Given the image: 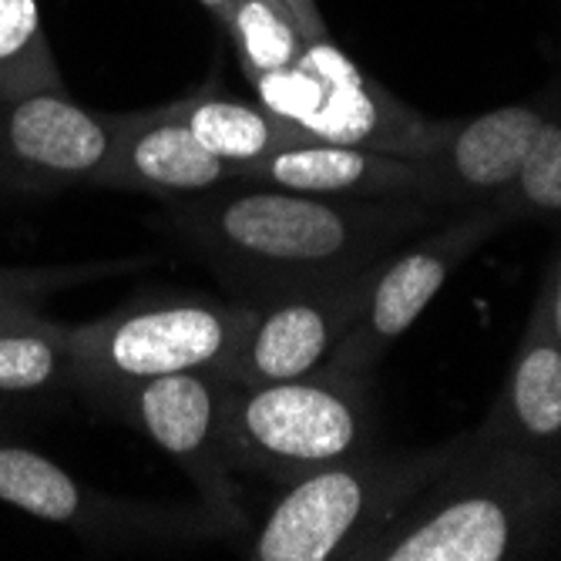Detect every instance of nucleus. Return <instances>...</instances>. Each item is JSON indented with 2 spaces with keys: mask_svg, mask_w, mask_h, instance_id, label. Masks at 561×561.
<instances>
[{
  "mask_svg": "<svg viewBox=\"0 0 561 561\" xmlns=\"http://www.w3.org/2000/svg\"><path fill=\"white\" fill-rule=\"evenodd\" d=\"M427 219L417 198H336L232 182L175 209L185 242L242 302L346 283Z\"/></svg>",
  "mask_w": 561,
  "mask_h": 561,
  "instance_id": "1",
  "label": "nucleus"
},
{
  "mask_svg": "<svg viewBox=\"0 0 561 561\" xmlns=\"http://www.w3.org/2000/svg\"><path fill=\"white\" fill-rule=\"evenodd\" d=\"M561 504L548 457L507 440L457 450L403 512L353 558L377 561H504L541 548Z\"/></svg>",
  "mask_w": 561,
  "mask_h": 561,
  "instance_id": "2",
  "label": "nucleus"
},
{
  "mask_svg": "<svg viewBox=\"0 0 561 561\" xmlns=\"http://www.w3.org/2000/svg\"><path fill=\"white\" fill-rule=\"evenodd\" d=\"M370 437L364 377L330 367L260 387L229 383L222 397V440L232 468L283 488L374 450Z\"/></svg>",
  "mask_w": 561,
  "mask_h": 561,
  "instance_id": "3",
  "label": "nucleus"
},
{
  "mask_svg": "<svg viewBox=\"0 0 561 561\" xmlns=\"http://www.w3.org/2000/svg\"><path fill=\"white\" fill-rule=\"evenodd\" d=\"M252 323L242 299L206 293H141L112 313L71 327L81 393L112 390L185 370H222Z\"/></svg>",
  "mask_w": 561,
  "mask_h": 561,
  "instance_id": "4",
  "label": "nucleus"
},
{
  "mask_svg": "<svg viewBox=\"0 0 561 561\" xmlns=\"http://www.w3.org/2000/svg\"><path fill=\"white\" fill-rule=\"evenodd\" d=\"M454 450L387 461L374 450L286 484L283 497L245 545L252 561H333L353 558L367 538L390 525L424 491Z\"/></svg>",
  "mask_w": 561,
  "mask_h": 561,
  "instance_id": "5",
  "label": "nucleus"
},
{
  "mask_svg": "<svg viewBox=\"0 0 561 561\" xmlns=\"http://www.w3.org/2000/svg\"><path fill=\"white\" fill-rule=\"evenodd\" d=\"M249 84L270 115L317 141L421 162L444 131L374 84L330 37L310 41L296 65Z\"/></svg>",
  "mask_w": 561,
  "mask_h": 561,
  "instance_id": "6",
  "label": "nucleus"
},
{
  "mask_svg": "<svg viewBox=\"0 0 561 561\" xmlns=\"http://www.w3.org/2000/svg\"><path fill=\"white\" fill-rule=\"evenodd\" d=\"M0 501L18 512L65 525L91 545H192L226 535V522L213 507H162L101 494L44 454L0 437Z\"/></svg>",
  "mask_w": 561,
  "mask_h": 561,
  "instance_id": "7",
  "label": "nucleus"
},
{
  "mask_svg": "<svg viewBox=\"0 0 561 561\" xmlns=\"http://www.w3.org/2000/svg\"><path fill=\"white\" fill-rule=\"evenodd\" d=\"M222 370H185L156 380H138L112 390L105 407L135 424L159 450L192 478L206 507L226 522V528H245L239 507V488L232 481V461L222 440Z\"/></svg>",
  "mask_w": 561,
  "mask_h": 561,
  "instance_id": "8",
  "label": "nucleus"
},
{
  "mask_svg": "<svg viewBox=\"0 0 561 561\" xmlns=\"http://www.w3.org/2000/svg\"><path fill=\"white\" fill-rule=\"evenodd\" d=\"M497 226H501L497 213L474 216L434 232L431 239L411 249H403L390 263H377L367 276V296L360 306V317H356L350 333L336 343L327 367L350 377H367L383 346H390L397 336H403L414 327V320L427 310L431 299L447 283V276Z\"/></svg>",
  "mask_w": 561,
  "mask_h": 561,
  "instance_id": "9",
  "label": "nucleus"
},
{
  "mask_svg": "<svg viewBox=\"0 0 561 561\" xmlns=\"http://www.w3.org/2000/svg\"><path fill=\"white\" fill-rule=\"evenodd\" d=\"M118 128L122 115L88 112L68 91L0 101V185H98Z\"/></svg>",
  "mask_w": 561,
  "mask_h": 561,
  "instance_id": "10",
  "label": "nucleus"
},
{
  "mask_svg": "<svg viewBox=\"0 0 561 561\" xmlns=\"http://www.w3.org/2000/svg\"><path fill=\"white\" fill-rule=\"evenodd\" d=\"M367 276L370 270L346 283L249 302L252 323L222 367L226 380L239 387H260L323 370L336 343L360 317Z\"/></svg>",
  "mask_w": 561,
  "mask_h": 561,
  "instance_id": "11",
  "label": "nucleus"
},
{
  "mask_svg": "<svg viewBox=\"0 0 561 561\" xmlns=\"http://www.w3.org/2000/svg\"><path fill=\"white\" fill-rule=\"evenodd\" d=\"M239 182L336 198H431V179L421 162L317 138H299L242 165Z\"/></svg>",
  "mask_w": 561,
  "mask_h": 561,
  "instance_id": "12",
  "label": "nucleus"
},
{
  "mask_svg": "<svg viewBox=\"0 0 561 561\" xmlns=\"http://www.w3.org/2000/svg\"><path fill=\"white\" fill-rule=\"evenodd\" d=\"M548 115L531 105H507L440 131L437 145L421 159L431 179V198H488L512 185L545 131Z\"/></svg>",
  "mask_w": 561,
  "mask_h": 561,
  "instance_id": "13",
  "label": "nucleus"
},
{
  "mask_svg": "<svg viewBox=\"0 0 561 561\" xmlns=\"http://www.w3.org/2000/svg\"><path fill=\"white\" fill-rule=\"evenodd\" d=\"M236 182V169L202 148L198 138L169 112L151 108L122 115L112 159L101 172V188L188 198Z\"/></svg>",
  "mask_w": 561,
  "mask_h": 561,
  "instance_id": "14",
  "label": "nucleus"
},
{
  "mask_svg": "<svg viewBox=\"0 0 561 561\" xmlns=\"http://www.w3.org/2000/svg\"><path fill=\"white\" fill-rule=\"evenodd\" d=\"M81 393L71 327L24 313L0 320V421Z\"/></svg>",
  "mask_w": 561,
  "mask_h": 561,
  "instance_id": "15",
  "label": "nucleus"
},
{
  "mask_svg": "<svg viewBox=\"0 0 561 561\" xmlns=\"http://www.w3.org/2000/svg\"><path fill=\"white\" fill-rule=\"evenodd\" d=\"M488 434L545 457L561 444V343L554 340L541 306L515 356Z\"/></svg>",
  "mask_w": 561,
  "mask_h": 561,
  "instance_id": "16",
  "label": "nucleus"
},
{
  "mask_svg": "<svg viewBox=\"0 0 561 561\" xmlns=\"http://www.w3.org/2000/svg\"><path fill=\"white\" fill-rule=\"evenodd\" d=\"M165 108L198 138L202 148H209L213 156L236 169V182L242 165L306 138L293 125L270 115L260 101L232 98L226 91H216L213 84L172 101Z\"/></svg>",
  "mask_w": 561,
  "mask_h": 561,
  "instance_id": "17",
  "label": "nucleus"
},
{
  "mask_svg": "<svg viewBox=\"0 0 561 561\" xmlns=\"http://www.w3.org/2000/svg\"><path fill=\"white\" fill-rule=\"evenodd\" d=\"M65 91L37 0H0V101Z\"/></svg>",
  "mask_w": 561,
  "mask_h": 561,
  "instance_id": "18",
  "label": "nucleus"
},
{
  "mask_svg": "<svg viewBox=\"0 0 561 561\" xmlns=\"http://www.w3.org/2000/svg\"><path fill=\"white\" fill-rule=\"evenodd\" d=\"M222 27L249 81L296 65L310 44L276 0H236Z\"/></svg>",
  "mask_w": 561,
  "mask_h": 561,
  "instance_id": "19",
  "label": "nucleus"
},
{
  "mask_svg": "<svg viewBox=\"0 0 561 561\" xmlns=\"http://www.w3.org/2000/svg\"><path fill=\"white\" fill-rule=\"evenodd\" d=\"M497 216H561V125H545L518 179L497 195Z\"/></svg>",
  "mask_w": 561,
  "mask_h": 561,
  "instance_id": "20",
  "label": "nucleus"
},
{
  "mask_svg": "<svg viewBox=\"0 0 561 561\" xmlns=\"http://www.w3.org/2000/svg\"><path fill=\"white\" fill-rule=\"evenodd\" d=\"M135 263H101V266H68V270H0V320L41 313V306L50 293L75 286L78 279L118 273Z\"/></svg>",
  "mask_w": 561,
  "mask_h": 561,
  "instance_id": "21",
  "label": "nucleus"
},
{
  "mask_svg": "<svg viewBox=\"0 0 561 561\" xmlns=\"http://www.w3.org/2000/svg\"><path fill=\"white\" fill-rule=\"evenodd\" d=\"M276 4L286 8V14L296 21V27L302 31L306 41H323V37H330L327 21H323V14L317 8V0H276Z\"/></svg>",
  "mask_w": 561,
  "mask_h": 561,
  "instance_id": "22",
  "label": "nucleus"
},
{
  "mask_svg": "<svg viewBox=\"0 0 561 561\" xmlns=\"http://www.w3.org/2000/svg\"><path fill=\"white\" fill-rule=\"evenodd\" d=\"M541 310H545V317H548V327H551L554 340L561 343V260H558V266H554V273H551L548 293H545V299H541Z\"/></svg>",
  "mask_w": 561,
  "mask_h": 561,
  "instance_id": "23",
  "label": "nucleus"
},
{
  "mask_svg": "<svg viewBox=\"0 0 561 561\" xmlns=\"http://www.w3.org/2000/svg\"><path fill=\"white\" fill-rule=\"evenodd\" d=\"M198 4L206 8V11H209V14H213V18H216L219 24H222V21H226V14L232 11V4H236V0H198Z\"/></svg>",
  "mask_w": 561,
  "mask_h": 561,
  "instance_id": "24",
  "label": "nucleus"
}]
</instances>
